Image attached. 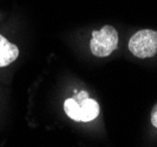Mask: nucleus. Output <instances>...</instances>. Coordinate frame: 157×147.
<instances>
[{"label": "nucleus", "instance_id": "f257e3e1", "mask_svg": "<svg viewBox=\"0 0 157 147\" xmlns=\"http://www.w3.org/2000/svg\"><path fill=\"white\" fill-rule=\"evenodd\" d=\"M118 46V33L111 25H105L101 31L92 32L90 41L91 53L96 57L104 58L109 55Z\"/></svg>", "mask_w": 157, "mask_h": 147}, {"label": "nucleus", "instance_id": "0eeeda50", "mask_svg": "<svg viewBox=\"0 0 157 147\" xmlns=\"http://www.w3.org/2000/svg\"><path fill=\"white\" fill-rule=\"evenodd\" d=\"M89 97H90V95H89V93H87L86 91H82V92H79L78 94H77V97H75V99L79 102V101L84 100V99H86Z\"/></svg>", "mask_w": 157, "mask_h": 147}, {"label": "nucleus", "instance_id": "f03ea898", "mask_svg": "<svg viewBox=\"0 0 157 147\" xmlns=\"http://www.w3.org/2000/svg\"><path fill=\"white\" fill-rule=\"evenodd\" d=\"M129 51L137 58H151L157 52V32L141 30L136 32L129 40Z\"/></svg>", "mask_w": 157, "mask_h": 147}, {"label": "nucleus", "instance_id": "7ed1b4c3", "mask_svg": "<svg viewBox=\"0 0 157 147\" xmlns=\"http://www.w3.org/2000/svg\"><path fill=\"white\" fill-rule=\"evenodd\" d=\"M19 55V50L14 44H11L0 34V67H6L16 60Z\"/></svg>", "mask_w": 157, "mask_h": 147}, {"label": "nucleus", "instance_id": "423d86ee", "mask_svg": "<svg viewBox=\"0 0 157 147\" xmlns=\"http://www.w3.org/2000/svg\"><path fill=\"white\" fill-rule=\"evenodd\" d=\"M151 124L157 128V104L154 106L152 112H151Z\"/></svg>", "mask_w": 157, "mask_h": 147}, {"label": "nucleus", "instance_id": "39448f33", "mask_svg": "<svg viewBox=\"0 0 157 147\" xmlns=\"http://www.w3.org/2000/svg\"><path fill=\"white\" fill-rule=\"evenodd\" d=\"M64 111L70 119L75 121H80V106H79V102L75 98H69L65 100Z\"/></svg>", "mask_w": 157, "mask_h": 147}, {"label": "nucleus", "instance_id": "20e7f679", "mask_svg": "<svg viewBox=\"0 0 157 147\" xmlns=\"http://www.w3.org/2000/svg\"><path fill=\"white\" fill-rule=\"evenodd\" d=\"M79 106H80V121H83V123L92 121L99 114L98 102L91 99L90 97L84 100L79 101Z\"/></svg>", "mask_w": 157, "mask_h": 147}]
</instances>
